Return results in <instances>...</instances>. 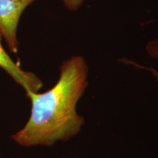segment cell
<instances>
[{"instance_id":"obj_1","label":"cell","mask_w":158,"mask_h":158,"mask_svg":"<svg viewBox=\"0 0 158 158\" xmlns=\"http://www.w3.org/2000/svg\"><path fill=\"white\" fill-rule=\"evenodd\" d=\"M89 67L84 57L73 56L63 61L59 76L50 89L26 94L31 101L28 121L11 135L23 147H52L78 135L84 118L77 112V104L84 94L89 81Z\"/></svg>"},{"instance_id":"obj_2","label":"cell","mask_w":158,"mask_h":158,"mask_svg":"<svg viewBox=\"0 0 158 158\" xmlns=\"http://www.w3.org/2000/svg\"><path fill=\"white\" fill-rule=\"evenodd\" d=\"M36 0H0V33L10 52L17 54V30L25 10Z\"/></svg>"},{"instance_id":"obj_3","label":"cell","mask_w":158,"mask_h":158,"mask_svg":"<svg viewBox=\"0 0 158 158\" xmlns=\"http://www.w3.org/2000/svg\"><path fill=\"white\" fill-rule=\"evenodd\" d=\"M2 38L0 33V68L24 89L26 94L39 92L43 87L42 81L32 73L23 70L19 64L12 59L2 44Z\"/></svg>"},{"instance_id":"obj_4","label":"cell","mask_w":158,"mask_h":158,"mask_svg":"<svg viewBox=\"0 0 158 158\" xmlns=\"http://www.w3.org/2000/svg\"><path fill=\"white\" fill-rule=\"evenodd\" d=\"M146 51H147V54L150 57H152V59H157L158 61V37L153 40H149L147 43V45H146ZM143 68L149 70L158 83V71L157 70L150 68H144V67H143Z\"/></svg>"},{"instance_id":"obj_5","label":"cell","mask_w":158,"mask_h":158,"mask_svg":"<svg viewBox=\"0 0 158 158\" xmlns=\"http://www.w3.org/2000/svg\"><path fill=\"white\" fill-rule=\"evenodd\" d=\"M64 7L70 12H77L82 5H84L85 0H62Z\"/></svg>"}]
</instances>
